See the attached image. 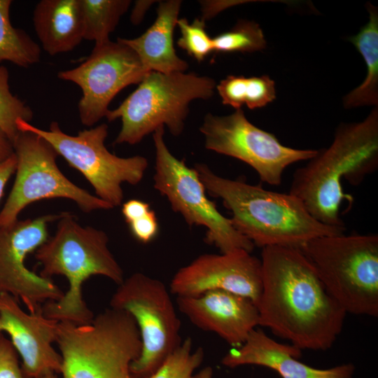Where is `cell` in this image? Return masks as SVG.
I'll list each match as a JSON object with an SVG mask.
<instances>
[{
  "label": "cell",
  "instance_id": "6da1fadb",
  "mask_svg": "<svg viewBox=\"0 0 378 378\" xmlns=\"http://www.w3.org/2000/svg\"><path fill=\"white\" fill-rule=\"evenodd\" d=\"M259 326L302 349L326 351L341 333L346 312L300 248L271 246L261 253Z\"/></svg>",
  "mask_w": 378,
  "mask_h": 378
},
{
  "label": "cell",
  "instance_id": "7a4b0ae2",
  "mask_svg": "<svg viewBox=\"0 0 378 378\" xmlns=\"http://www.w3.org/2000/svg\"><path fill=\"white\" fill-rule=\"evenodd\" d=\"M378 167V110L359 122L337 127L330 146L317 150L293 175L289 193L299 198L320 223L345 227L340 216L344 201L353 197L343 191L342 180L358 186Z\"/></svg>",
  "mask_w": 378,
  "mask_h": 378
},
{
  "label": "cell",
  "instance_id": "3957f363",
  "mask_svg": "<svg viewBox=\"0 0 378 378\" xmlns=\"http://www.w3.org/2000/svg\"><path fill=\"white\" fill-rule=\"evenodd\" d=\"M194 168L206 191L220 198L230 211L234 227L254 246L300 248L312 239L341 234L346 230L320 223L289 192L267 190L220 176L205 164H196Z\"/></svg>",
  "mask_w": 378,
  "mask_h": 378
},
{
  "label": "cell",
  "instance_id": "277c9868",
  "mask_svg": "<svg viewBox=\"0 0 378 378\" xmlns=\"http://www.w3.org/2000/svg\"><path fill=\"white\" fill-rule=\"evenodd\" d=\"M57 220L55 234L35 251L34 257L42 265L41 276L62 275L69 288L59 300L44 303L42 312L59 322L88 324L94 316L83 299L85 281L101 275L119 285L125 279L123 270L108 248L105 232L81 226L69 212L61 213Z\"/></svg>",
  "mask_w": 378,
  "mask_h": 378
},
{
  "label": "cell",
  "instance_id": "5b68a950",
  "mask_svg": "<svg viewBox=\"0 0 378 378\" xmlns=\"http://www.w3.org/2000/svg\"><path fill=\"white\" fill-rule=\"evenodd\" d=\"M55 344L62 378H139L131 370L141 341L134 318L106 309L88 324L59 322Z\"/></svg>",
  "mask_w": 378,
  "mask_h": 378
},
{
  "label": "cell",
  "instance_id": "8992f818",
  "mask_svg": "<svg viewBox=\"0 0 378 378\" xmlns=\"http://www.w3.org/2000/svg\"><path fill=\"white\" fill-rule=\"evenodd\" d=\"M214 79L193 73L149 72L118 107L109 110L108 121L120 118L114 144L134 145L157 129L167 126L174 136L184 129L189 104L214 94Z\"/></svg>",
  "mask_w": 378,
  "mask_h": 378
},
{
  "label": "cell",
  "instance_id": "52a82bcc",
  "mask_svg": "<svg viewBox=\"0 0 378 378\" xmlns=\"http://www.w3.org/2000/svg\"><path fill=\"white\" fill-rule=\"evenodd\" d=\"M300 249L346 313L378 316V235L322 236Z\"/></svg>",
  "mask_w": 378,
  "mask_h": 378
},
{
  "label": "cell",
  "instance_id": "ba28073f",
  "mask_svg": "<svg viewBox=\"0 0 378 378\" xmlns=\"http://www.w3.org/2000/svg\"><path fill=\"white\" fill-rule=\"evenodd\" d=\"M17 125L20 131L33 132L47 141L58 155L83 175L95 195L113 208L122 204V184L139 183L148 165L143 156L121 158L109 152L105 146L108 136L105 123L79 131L76 136L64 133L55 121L50 123L48 130L23 120H19Z\"/></svg>",
  "mask_w": 378,
  "mask_h": 378
},
{
  "label": "cell",
  "instance_id": "9c48e42d",
  "mask_svg": "<svg viewBox=\"0 0 378 378\" xmlns=\"http://www.w3.org/2000/svg\"><path fill=\"white\" fill-rule=\"evenodd\" d=\"M164 127L153 134L155 161L153 186L165 196L174 211L180 214L186 223L206 228L204 241L221 253L236 249L251 253L254 244L240 234L229 218L224 216L206 194V189L195 169L176 158L164 139Z\"/></svg>",
  "mask_w": 378,
  "mask_h": 378
},
{
  "label": "cell",
  "instance_id": "30bf717a",
  "mask_svg": "<svg viewBox=\"0 0 378 378\" xmlns=\"http://www.w3.org/2000/svg\"><path fill=\"white\" fill-rule=\"evenodd\" d=\"M109 304L134 318L141 351L131 370L148 378L181 343V322L167 288L161 281L136 272L118 285Z\"/></svg>",
  "mask_w": 378,
  "mask_h": 378
},
{
  "label": "cell",
  "instance_id": "8fae6325",
  "mask_svg": "<svg viewBox=\"0 0 378 378\" xmlns=\"http://www.w3.org/2000/svg\"><path fill=\"white\" fill-rule=\"evenodd\" d=\"M13 144L17 158L15 179L0 211V227L15 223L23 209L43 200H71L86 213L113 208L68 179L57 167V153L40 136L20 131Z\"/></svg>",
  "mask_w": 378,
  "mask_h": 378
},
{
  "label": "cell",
  "instance_id": "7c38bea8",
  "mask_svg": "<svg viewBox=\"0 0 378 378\" xmlns=\"http://www.w3.org/2000/svg\"><path fill=\"white\" fill-rule=\"evenodd\" d=\"M200 130L207 150L244 162L261 181L271 186L281 183L289 165L308 160L317 153L284 146L273 134L252 124L241 108L227 115L206 114Z\"/></svg>",
  "mask_w": 378,
  "mask_h": 378
},
{
  "label": "cell",
  "instance_id": "4fadbf2b",
  "mask_svg": "<svg viewBox=\"0 0 378 378\" xmlns=\"http://www.w3.org/2000/svg\"><path fill=\"white\" fill-rule=\"evenodd\" d=\"M148 73L134 51L117 39L94 45L82 63L59 71L57 77L80 88L79 118L83 125L92 127L106 116L110 103L120 91L139 84Z\"/></svg>",
  "mask_w": 378,
  "mask_h": 378
},
{
  "label": "cell",
  "instance_id": "5bb4252c",
  "mask_svg": "<svg viewBox=\"0 0 378 378\" xmlns=\"http://www.w3.org/2000/svg\"><path fill=\"white\" fill-rule=\"evenodd\" d=\"M60 216L61 214H48L0 227V293L21 301L29 313H35L46 302L59 300L64 294L51 279L36 274L25 264L28 255L48 239V224Z\"/></svg>",
  "mask_w": 378,
  "mask_h": 378
},
{
  "label": "cell",
  "instance_id": "9a60e30c",
  "mask_svg": "<svg viewBox=\"0 0 378 378\" xmlns=\"http://www.w3.org/2000/svg\"><path fill=\"white\" fill-rule=\"evenodd\" d=\"M169 287L177 297L225 290L248 298L258 306L262 291L261 261L244 249L203 254L180 268Z\"/></svg>",
  "mask_w": 378,
  "mask_h": 378
},
{
  "label": "cell",
  "instance_id": "2e32d148",
  "mask_svg": "<svg viewBox=\"0 0 378 378\" xmlns=\"http://www.w3.org/2000/svg\"><path fill=\"white\" fill-rule=\"evenodd\" d=\"M58 323L47 318L41 308L35 313L26 312L14 297L0 293V332L9 335L27 378L61 372L62 357L53 347Z\"/></svg>",
  "mask_w": 378,
  "mask_h": 378
},
{
  "label": "cell",
  "instance_id": "e0dca14e",
  "mask_svg": "<svg viewBox=\"0 0 378 378\" xmlns=\"http://www.w3.org/2000/svg\"><path fill=\"white\" fill-rule=\"evenodd\" d=\"M176 304L195 326L217 334L232 347L240 346L259 326L257 304L234 293L215 290L196 297H177Z\"/></svg>",
  "mask_w": 378,
  "mask_h": 378
},
{
  "label": "cell",
  "instance_id": "ac0fdd59",
  "mask_svg": "<svg viewBox=\"0 0 378 378\" xmlns=\"http://www.w3.org/2000/svg\"><path fill=\"white\" fill-rule=\"evenodd\" d=\"M301 351L292 344L277 342L262 330L255 328L240 346L228 351L221 364L230 368L247 365L265 367L276 372L281 378L354 377L355 367L352 363L316 368L299 360Z\"/></svg>",
  "mask_w": 378,
  "mask_h": 378
},
{
  "label": "cell",
  "instance_id": "d6986e66",
  "mask_svg": "<svg viewBox=\"0 0 378 378\" xmlns=\"http://www.w3.org/2000/svg\"><path fill=\"white\" fill-rule=\"evenodd\" d=\"M181 5L179 0L160 1L155 22L143 34L134 38H118L134 51L148 72H185L188 67L176 55L174 46V31Z\"/></svg>",
  "mask_w": 378,
  "mask_h": 378
},
{
  "label": "cell",
  "instance_id": "ffe728a7",
  "mask_svg": "<svg viewBox=\"0 0 378 378\" xmlns=\"http://www.w3.org/2000/svg\"><path fill=\"white\" fill-rule=\"evenodd\" d=\"M33 23L50 55L71 51L83 40L79 0H41L34 10Z\"/></svg>",
  "mask_w": 378,
  "mask_h": 378
},
{
  "label": "cell",
  "instance_id": "44dd1931",
  "mask_svg": "<svg viewBox=\"0 0 378 378\" xmlns=\"http://www.w3.org/2000/svg\"><path fill=\"white\" fill-rule=\"evenodd\" d=\"M369 21L360 31L349 40L362 55L367 74L363 82L343 99L345 108L377 106L378 104V12L371 4H367Z\"/></svg>",
  "mask_w": 378,
  "mask_h": 378
},
{
  "label": "cell",
  "instance_id": "7402d4cb",
  "mask_svg": "<svg viewBox=\"0 0 378 378\" xmlns=\"http://www.w3.org/2000/svg\"><path fill=\"white\" fill-rule=\"evenodd\" d=\"M222 103L235 109L246 105L250 109L261 108L276 98L274 81L267 75L246 78L230 75L216 86Z\"/></svg>",
  "mask_w": 378,
  "mask_h": 378
},
{
  "label": "cell",
  "instance_id": "603a6c76",
  "mask_svg": "<svg viewBox=\"0 0 378 378\" xmlns=\"http://www.w3.org/2000/svg\"><path fill=\"white\" fill-rule=\"evenodd\" d=\"M11 4L10 0H0V64L8 61L27 68L40 61L41 48L26 31L12 25Z\"/></svg>",
  "mask_w": 378,
  "mask_h": 378
},
{
  "label": "cell",
  "instance_id": "cb8c5ba5",
  "mask_svg": "<svg viewBox=\"0 0 378 378\" xmlns=\"http://www.w3.org/2000/svg\"><path fill=\"white\" fill-rule=\"evenodd\" d=\"M83 24V39L101 45L110 41L109 35L128 10L130 0H79Z\"/></svg>",
  "mask_w": 378,
  "mask_h": 378
},
{
  "label": "cell",
  "instance_id": "d4e9b609",
  "mask_svg": "<svg viewBox=\"0 0 378 378\" xmlns=\"http://www.w3.org/2000/svg\"><path fill=\"white\" fill-rule=\"evenodd\" d=\"M204 357L203 349H193L191 338L187 337L148 378H213L214 370L210 366L195 372Z\"/></svg>",
  "mask_w": 378,
  "mask_h": 378
},
{
  "label": "cell",
  "instance_id": "484cf974",
  "mask_svg": "<svg viewBox=\"0 0 378 378\" xmlns=\"http://www.w3.org/2000/svg\"><path fill=\"white\" fill-rule=\"evenodd\" d=\"M214 51L252 52L263 50L266 40L262 29L253 21L240 20L230 30L213 38Z\"/></svg>",
  "mask_w": 378,
  "mask_h": 378
},
{
  "label": "cell",
  "instance_id": "4316f807",
  "mask_svg": "<svg viewBox=\"0 0 378 378\" xmlns=\"http://www.w3.org/2000/svg\"><path fill=\"white\" fill-rule=\"evenodd\" d=\"M33 111L23 101L13 94L9 86L8 69L0 66V129L13 142L20 133L17 122H30Z\"/></svg>",
  "mask_w": 378,
  "mask_h": 378
},
{
  "label": "cell",
  "instance_id": "83f0119b",
  "mask_svg": "<svg viewBox=\"0 0 378 378\" xmlns=\"http://www.w3.org/2000/svg\"><path fill=\"white\" fill-rule=\"evenodd\" d=\"M176 25L181 31L178 46L198 62L202 61L214 51L213 38L205 29V22L201 18L189 23L186 18H180Z\"/></svg>",
  "mask_w": 378,
  "mask_h": 378
},
{
  "label": "cell",
  "instance_id": "f1b7e54d",
  "mask_svg": "<svg viewBox=\"0 0 378 378\" xmlns=\"http://www.w3.org/2000/svg\"><path fill=\"white\" fill-rule=\"evenodd\" d=\"M0 378H27L20 366L17 351L4 332H0Z\"/></svg>",
  "mask_w": 378,
  "mask_h": 378
},
{
  "label": "cell",
  "instance_id": "f546056e",
  "mask_svg": "<svg viewBox=\"0 0 378 378\" xmlns=\"http://www.w3.org/2000/svg\"><path fill=\"white\" fill-rule=\"evenodd\" d=\"M128 225L132 236L143 244L151 241L158 233V219L153 209L132 220Z\"/></svg>",
  "mask_w": 378,
  "mask_h": 378
},
{
  "label": "cell",
  "instance_id": "4dcf8cb0",
  "mask_svg": "<svg viewBox=\"0 0 378 378\" xmlns=\"http://www.w3.org/2000/svg\"><path fill=\"white\" fill-rule=\"evenodd\" d=\"M150 210V204L140 200H130L122 204V214L127 224Z\"/></svg>",
  "mask_w": 378,
  "mask_h": 378
},
{
  "label": "cell",
  "instance_id": "1f68e13d",
  "mask_svg": "<svg viewBox=\"0 0 378 378\" xmlns=\"http://www.w3.org/2000/svg\"><path fill=\"white\" fill-rule=\"evenodd\" d=\"M241 2H246L244 1H200L202 10L201 19L204 22L209 20L217 15L223 10L234 6L235 4H240Z\"/></svg>",
  "mask_w": 378,
  "mask_h": 378
},
{
  "label": "cell",
  "instance_id": "d6a6232c",
  "mask_svg": "<svg viewBox=\"0 0 378 378\" xmlns=\"http://www.w3.org/2000/svg\"><path fill=\"white\" fill-rule=\"evenodd\" d=\"M16 167L17 158L15 153L7 160L0 162V200L4 195L7 182L15 172Z\"/></svg>",
  "mask_w": 378,
  "mask_h": 378
},
{
  "label": "cell",
  "instance_id": "836d02e7",
  "mask_svg": "<svg viewBox=\"0 0 378 378\" xmlns=\"http://www.w3.org/2000/svg\"><path fill=\"white\" fill-rule=\"evenodd\" d=\"M155 1L139 0L134 3V8L130 15V20L134 24H139L146 14L148 9L154 4Z\"/></svg>",
  "mask_w": 378,
  "mask_h": 378
},
{
  "label": "cell",
  "instance_id": "e575fe53",
  "mask_svg": "<svg viewBox=\"0 0 378 378\" xmlns=\"http://www.w3.org/2000/svg\"><path fill=\"white\" fill-rule=\"evenodd\" d=\"M14 154L13 144L7 135L0 129V162Z\"/></svg>",
  "mask_w": 378,
  "mask_h": 378
},
{
  "label": "cell",
  "instance_id": "d590c367",
  "mask_svg": "<svg viewBox=\"0 0 378 378\" xmlns=\"http://www.w3.org/2000/svg\"><path fill=\"white\" fill-rule=\"evenodd\" d=\"M42 378H58V377H57L56 373L50 372V373H48V374H46Z\"/></svg>",
  "mask_w": 378,
  "mask_h": 378
}]
</instances>
